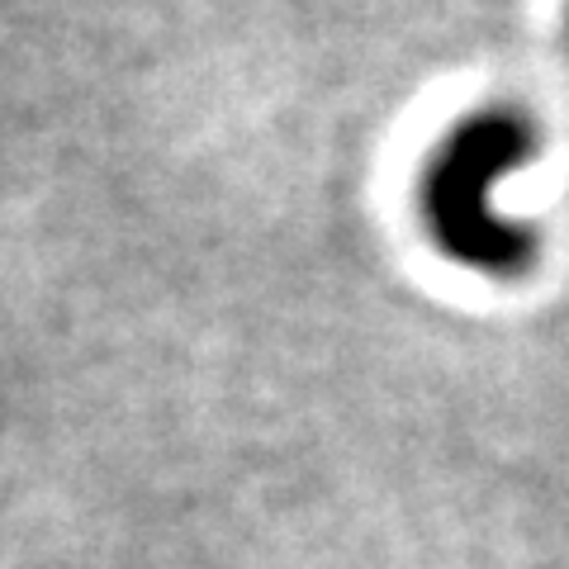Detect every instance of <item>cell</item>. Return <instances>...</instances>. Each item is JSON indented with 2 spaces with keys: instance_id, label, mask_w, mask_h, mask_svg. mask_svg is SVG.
<instances>
[{
  "instance_id": "cell-1",
  "label": "cell",
  "mask_w": 569,
  "mask_h": 569,
  "mask_svg": "<svg viewBox=\"0 0 569 569\" xmlns=\"http://www.w3.org/2000/svg\"><path fill=\"white\" fill-rule=\"evenodd\" d=\"M541 148V133L512 104H489L451 123L422 171L418 200L432 242L466 271L518 280L537 266V233L518 219H503L493 190L508 171L527 167Z\"/></svg>"
},
{
  "instance_id": "cell-2",
  "label": "cell",
  "mask_w": 569,
  "mask_h": 569,
  "mask_svg": "<svg viewBox=\"0 0 569 569\" xmlns=\"http://www.w3.org/2000/svg\"><path fill=\"white\" fill-rule=\"evenodd\" d=\"M565 43H569V6H565Z\"/></svg>"
}]
</instances>
